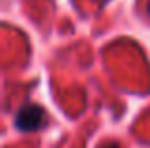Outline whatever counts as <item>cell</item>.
Masks as SVG:
<instances>
[{
    "label": "cell",
    "mask_w": 150,
    "mask_h": 148,
    "mask_svg": "<svg viewBox=\"0 0 150 148\" xmlns=\"http://www.w3.org/2000/svg\"><path fill=\"white\" fill-rule=\"evenodd\" d=\"M46 123V110L40 104L29 103L19 108L15 116V127L21 131H38Z\"/></svg>",
    "instance_id": "1"
},
{
    "label": "cell",
    "mask_w": 150,
    "mask_h": 148,
    "mask_svg": "<svg viewBox=\"0 0 150 148\" xmlns=\"http://www.w3.org/2000/svg\"><path fill=\"white\" fill-rule=\"evenodd\" d=\"M105 148H118V144H108V146H105Z\"/></svg>",
    "instance_id": "2"
},
{
    "label": "cell",
    "mask_w": 150,
    "mask_h": 148,
    "mask_svg": "<svg viewBox=\"0 0 150 148\" xmlns=\"http://www.w3.org/2000/svg\"><path fill=\"white\" fill-rule=\"evenodd\" d=\"M148 13H150V0H148Z\"/></svg>",
    "instance_id": "3"
}]
</instances>
